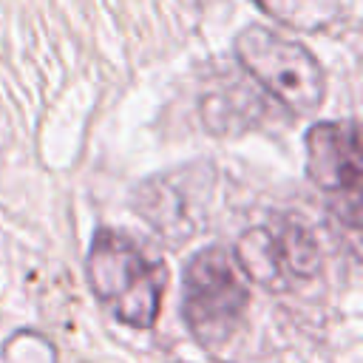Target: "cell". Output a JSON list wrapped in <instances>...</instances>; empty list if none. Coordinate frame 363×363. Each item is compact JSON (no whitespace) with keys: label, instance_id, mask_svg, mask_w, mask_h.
Listing matches in <instances>:
<instances>
[{"label":"cell","instance_id":"obj_1","mask_svg":"<svg viewBox=\"0 0 363 363\" xmlns=\"http://www.w3.org/2000/svg\"><path fill=\"white\" fill-rule=\"evenodd\" d=\"M85 272L91 292L119 323L133 329H150L156 323L167 284L164 264L147 258L125 233L96 230Z\"/></svg>","mask_w":363,"mask_h":363},{"label":"cell","instance_id":"obj_2","mask_svg":"<svg viewBox=\"0 0 363 363\" xmlns=\"http://www.w3.org/2000/svg\"><path fill=\"white\" fill-rule=\"evenodd\" d=\"M250 306V286L235 258L224 247L199 250L182 275V318L190 335L221 349L241 326Z\"/></svg>","mask_w":363,"mask_h":363},{"label":"cell","instance_id":"obj_3","mask_svg":"<svg viewBox=\"0 0 363 363\" xmlns=\"http://www.w3.org/2000/svg\"><path fill=\"white\" fill-rule=\"evenodd\" d=\"M241 68L292 113L320 108L326 96V74L312 51L267 26H247L235 37Z\"/></svg>","mask_w":363,"mask_h":363},{"label":"cell","instance_id":"obj_4","mask_svg":"<svg viewBox=\"0 0 363 363\" xmlns=\"http://www.w3.org/2000/svg\"><path fill=\"white\" fill-rule=\"evenodd\" d=\"M233 258L244 278H252L269 289L312 278L320 269L318 241L312 230L298 218H278L272 224L247 230L238 238Z\"/></svg>","mask_w":363,"mask_h":363},{"label":"cell","instance_id":"obj_5","mask_svg":"<svg viewBox=\"0 0 363 363\" xmlns=\"http://www.w3.org/2000/svg\"><path fill=\"white\" fill-rule=\"evenodd\" d=\"M306 170L312 182L340 204V221L360 227V133L349 122H318L306 130Z\"/></svg>","mask_w":363,"mask_h":363},{"label":"cell","instance_id":"obj_6","mask_svg":"<svg viewBox=\"0 0 363 363\" xmlns=\"http://www.w3.org/2000/svg\"><path fill=\"white\" fill-rule=\"evenodd\" d=\"M187 187H182V173L153 179L139 193V213L153 224L156 233H167L173 241H184L196 233V224L190 221L187 210Z\"/></svg>","mask_w":363,"mask_h":363},{"label":"cell","instance_id":"obj_7","mask_svg":"<svg viewBox=\"0 0 363 363\" xmlns=\"http://www.w3.org/2000/svg\"><path fill=\"white\" fill-rule=\"evenodd\" d=\"M255 6L272 20L298 31L329 28L343 9L340 0H255Z\"/></svg>","mask_w":363,"mask_h":363}]
</instances>
